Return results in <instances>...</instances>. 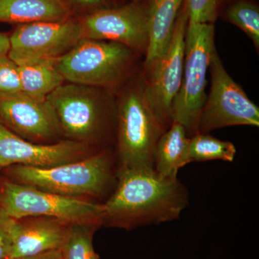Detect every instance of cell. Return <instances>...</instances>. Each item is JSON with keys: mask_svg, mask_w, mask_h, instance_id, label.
Segmentation results:
<instances>
[{"mask_svg": "<svg viewBox=\"0 0 259 259\" xmlns=\"http://www.w3.org/2000/svg\"><path fill=\"white\" fill-rule=\"evenodd\" d=\"M15 223L16 219L10 217L0 207V259L9 257Z\"/></svg>", "mask_w": 259, "mask_h": 259, "instance_id": "obj_24", "label": "cell"}, {"mask_svg": "<svg viewBox=\"0 0 259 259\" xmlns=\"http://www.w3.org/2000/svg\"><path fill=\"white\" fill-rule=\"evenodd\" d=\"M82 38L78 15L62 20L21 24L10 35L8 56L18 65L58 59Z\"/></svg>", "mask_w": 259, "mask_h": 259, "instance_id": "obj_10", "label": "cell"}, {"mask_svg": "<svg viewBox=\"0 0 259 259\" xmlns=\"http://www.w3.org/2000/svg\"><path fill=\"white\" fill-rule=\"evenodd\" d=\"M64 140L105 150L115 144V93L78 83H63L47 97Z\"/></svg>", "mask_w": 259, "mask_h": 259, "instance_id": "obj_2", "label": "cell"}, {"mask_svg": "<svg viewBox=\"0 0 259 259\" xmlns=\"http://www.w3.org/2000/svg\"><path fill=\"white\" fill-rule=\"evenodd\" d=\"M0 122L12 133L34 144H54L60 137L47 98L21 93L0 96Z\"/></svg>", "mask_w": 259, "mask_h": 259, "instance_id": "obj_13", "label": "cell"}, {"mask_svg": "<svg viewBox=\"0 0 259 259\" xmlns=\"http://www.w3.org/2000/svg\"><path fill=\"white\" fill-rule=\"evenodd\" d=\"M188 23V11L184 0L166 51L141 71L146 100L166 130L171 125L172 107L182 85Z\"/></svg>", "mask_w": 259, "mask_h": 259, "instance_id": "obj_8", "label": "cell"}, {"mask_svg": "<svg viewBox=\"0 0 259 259\" xmlns=\"http://www.w3.org/2000/svg\"><path fill=\"white\" fill-rule=\"evenodd\" d=\"M190 139L185 127L173 121L156 144L154 169L158 175L164 177H177L179 170L190 163Z\"/></svg>", "mask_w": 259, "mask_h": 259, "instance_id": "obj_17", "label": "cell"}, {"mask_svg": "<svg viewBox=\"0 0 259 259\" xmlns=\"http://www.w3.org/2000/svg\"><path fill=\"white\" fill-rule=\"evenodd\" d=\"M211 87L199 115L197 134L231 126L259 127V108L227 72L214 50L209 66Z\"/></svg>", "mask_w": 259, "mask_h": 259, "instance_id": "obj_9", "label": "cell"}, {"mask_svg": "<svg viewBox=\"0 0 259 259\" xmlns=\"http://www.w3.org/2000/svg\"><path fill=\"white\" fill-rule=\"evenodd\" d=\"M117 159L112 148L79 161L49 168L13 165L3 168L6 178L37 190L66 197L107 199L117 181Z\"/></svg>", "mask_w": 259, "mask_h": 259, "instance_id": "obj_3", "label": "cell"}, {"mask_svg": "<svg viewBox=\"0 0 259 259\" xmlns=\"http://www.w3.org/2000/svg\"><path fill=\"white\" fill-rule=\"evenodd\" d=\"M57 59L18 65L22 92L35 98L45 99L65 82L56 66Z\"/></svg>", "mask_w": 259, "mask_h": 259, "instance_id": "obj_18", "label": "cell"}, {"mask_svg": "<svg viewBox=\"0 0 259 259\" xmlns=\"http://www.w3.org/2000/svg\"><path fill=\"white\" fill-rule=\"evenodd\" d=\"M75 15L64 0H0V23L62 20Z\"/></svg>", "mask_w": 259, "mask_h": 259, "instance_id": "obj_16", "label": "cell"}, {"mask_svg": "<svg viewBox=\"0 0 259 259\" xmlns=\"http://www.w3.org/2000/svg\"><path fill=\"white\" fill-rule=\"evenodd\" d=\"M7 259H61L60 250H54L42 254L33 255V256L18 257Z\"/></svg>", "mask_w": 259, "mask_h": 259, "instance_id": "obj_26", "label": "cell"}, {"mask_svg": "<svg viewBox=\"0 0 259 259\" xmlns=\"http://www.w3.org/2000/svg\"><path fill=\"white\" fill-rule=\"evenodd\" d=\"M99 151H101L93 146L68 140L34 144L16 136L0 122V170L13 165L49 168L79 161Z\"/></svg>", "mask_w": 259, "mask_h": 259, "instance_id": "obj_12", "label": "cell"}, {"mask_svg": "<svg viewBox=\"0 0 259 259\" xmlns=\"http://www.w3.org/2000/svg\"><path fill=\"white\" fill-rule=\"evenodd\" d=\"M189 203L178 177H162L154 168L120 170L115 190L102 202V226L132 231L171 222Z\"/></svg>", "mask_w": 259, "mask_h": 259, "instance_id": "obj_1", "label": "cell"}, {"mask_svg": "<svg viewBox=\"0 0 259 259\" xmlns=\"http://www.w3.org/2000/svg\"><path fill=\"white\" fill-rule=\"evenodd\" d=\"M71 225L57 218L44 216L16 220L8 258L60 250Z\"/></svg>", "mask_w": 259, "mask_h": 259, "instance_id": "obj_14", "label": "cell"}, {"mask_svg": "<svg viewBox=\"0 0 259 259\" xmlns=\"http://www.w3.org/2000/svg\"><path fill=\"white\" fill-rule=\"evenodd\" d=\"M10 50V35L0 32V55H8Z\"/></svg>", "mask_w": 259, "mask_h": 259, "instance_id": "obj_27", "label": "cell"}, {"mask_svg": "<svg viewBox=\"0 0 259 259\" xmlns=\"http://www.w3.org/2000/svg\"><path fill=\"white\" fill-rule=\"evenodd\" d=\"M0 207L16 220L44 216L69 224L102 226V202L37 190L6 177L0 179Z\"/></svg>", "mask_w": 259, "mask_h": 259, "instance_id": "obj_6", "label": "cell"}, {"mask_svg": "<svg viewBox=\"0 0 259 259\" xmlns=\"http://www.w3.org/2000/svg\"><path fill=\"white\" fill-rule=\"evenodd\" d=\"M83 38L119 42L145 56L148 47L147 19L137 0L78 15Z\"/></svg>", "mask_w": 259, "mask_h": 259, "instance_id": "obj_11", "label": "cell"}, {"mask_svg": "<svg viewBox=\"0 0 259 259\" xmlns=\"http://www.w3.org/2000/svg\"><path fill=\"white\" fill-rule=\"evenodd\" d=\"M236 155V148L233 143L221 141L208 134H197L190 139L188 153L190 163L214 160L233 162Z\"/></svg>", "mask_w": 259, "mask_h": 259, "instance_id": "obj_20", "label": "cell"}, {"mask_svg": "<svg viewBox=\"0 0 259 259\" xmlns=\"http://www.w3.org/2000/svg\"><path fill=\"white\" fill-rule=\"evenodd\" d=\"M98 227L84 224L70 226L60 252L61 259H100L93 246Z\"/></svg>", "mask_w": 259, "mask_h": 259, "instance_id": "obj_21", "label": "cell"}, {"mask_svg": "<svg viewBox=\"0 0 259 259\" xmlns=\"http://www.w3.org/2000/svg\"><path fill=\"white\" fill-rule=\"evenodd\" d=\"M215 49L214 24L189 22L183 77L172 107V122L183 125L190 138L197 134L199 115L207 97L206 76Z\"/></svg>", "mask_w": 259, "mask_h": 259, "instance_id": "obj_7", "label": "cell"}, {"mask_svg": "<svg viewBox=\"0 0 259 259\" xmlns=\"http://www.w3.org/2000/svg\"><path fill=\"white\" fill-rule=\"evenodd\" d=\"M226 0H185L189 22L214 24Z\"/></svg>", "mask_w": 259, "mask_h": 259, "instance_id": "obj_22", "label": "cell"}, {"mask_svg": "<svg viewBox=\"0 0 259 259\" xmlns=\"http://www.w3.org/2000/svg\"><path fill=\"white\" fill-rule=\"evenodd\" d=\"M141 71L115 93V152L118 171L154 168L156 144L167 131L146 100Z\"/></svg>", "mask_w": 259, "mask_h": 259, "instance_id": "obj_4", "label": "cell"}, {"mask_svg": "<svg viewBox=\"0 0 259 259\" xmlns=\"http://www.w3.org/2000/svg\"><path fill=\"white\" fill-rule=\"evenodd\" d=\"M21 92L18 65L8 55H0V96Z\"/></svg>", "mask_w": 259, "mask_h": 259, "instance_id": "obj_23", "label": "cell"}, {"mask_svg": "<svg viewBox=\"0 0 259 259\" xmlns=\"http://www.w3.org/2000/svg\"><path fill=\"white\" fill-rule=\"evenodd\" d=\"M219 17L243 30L259 51V7L255 0H226Z\"/></svg>", "mask_w": 259, "mask_h": 259, "instance_id": "obj_19", "label": "cell"}, {"mask_svg": "<svg viewBox=\"0 0 259 259\" xmlns=\"http://www.w3.org/2000/svg\"><path fill=\"white\" fill-rule=\"evenodd\" d=\"M125 0H64L75 15H81L95 10L116 6Z\"/></svg>", "mask_w": 259, "mask_h": 259, "instance_id": "obj_25", "label": "cell"}, {"mask_svg": "<svg viewBox=\"0 0 259 259\" xmlns=\"http://www.w3.org/2000/svg\"><path fill=\"white\" fill-rule=\"evenodd\" d=\"M143 58L119 42L82 38L58 58L56 66L65 81L116 93L139 74Z\"/></svg>", "mask_w": 259, "mask_h": 259, "instance_id": "obj_5", "label": "cell"}, {"mask_svg": "<svg viewBox=\"0 0 259 259\" xmlns=\"http://www.w3.org/2000/svg\"><path fill=\"white\" fill-rule=\"evenodd\" d=\"M147 19L148 47L142 67L152 64L166 51L184 0H137Z\"/></svg>", "mask_w": 259, "mask_h": 259, "instance_id": "obj_15", "label": "cell"}]
</instances>
